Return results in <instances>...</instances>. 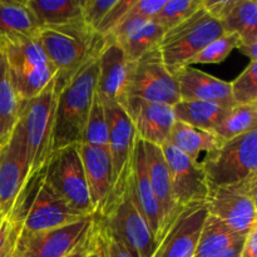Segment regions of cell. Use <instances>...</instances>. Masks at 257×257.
I'll list each match as a JSON object with an SVG mask.
<instances>
[{
    "instance_id": "d590c367",
    "label": "cell",
    "mask_w": 257,
    "mask_h": 257,
    "mask_svg": "<svg viewBox=\"0 0 257 257\" xmlns=\"http://www.w3.org/2000/svg\"><path fill=\"white\" fill-rule=\"evenodd\" d=\"M94 236L102 250L103 257H135L120 241L98 225L94 218Z\"/></svg>"
},
{
    "instance_id": "7a4b0ae2",
    "label": "cell",
    "mask_w": 257,
    "mask_h": 257,
    "mask_svg": "<svg viewBox=\"0 0 257 257\" xmlns=\"http://www.w3.org/2000/svg\"><path fill=\"white\" fill-rule=\"evenodd\" d=\"M39 40L57 73V87L64 84L83 65L98 57L105 43L104 38L84 22L42 28Z\"/></svg>"
},
{
    "instance_id": "e0dca14e",
    "label": "cell",
    "mask_w": 257,
    "mask_h": 257,
    "mask_svg": "<svg viewBox=\"0 0 257 257\" xmlns=\"http://www.w3.org/2000/svg\"><path fill=\"white\" fill-rule=\"evenodd\" d=\"M105 43L98 57V72L95 93L105 104L123 105L128 98L132 63L128 62L122 48L112 39H104Z\"/></svg>"
},
{
    "instance_id": "7bdbcfd3",
    "label": "cell",
    "mask_w": 257,
    "mask_h": 257,
    "mask_svg": "<svg viewBox=\"0 0 257 257\" xmlns=\"http://www.w3.org/2000/svg\"><path fill=\"white\" fill-rule=\"evenodd\" d=\"M92 235H93V230H92V232H90L89 235H88L87 237H85L84 240H83L82 242H80L79 245H78L77 247L72 251V252H69L67 256H64V257H85L88 250H89V247H90V243H92Z\"/></svg>"
},
{
    "instance_id": "f1b7e54d",
    "label": "cell",
    "mask_w": 257,
    "mask_h": 257,
    "mask_svg": "<svg viewBox=\"0 0 257 257\" xmlns=\"http://www.w3.org/2000/svg\"><path fill=\"white\" fill-rule=\"evenodd\" d=\"M230 108L202 100H183L173 105L176 120L205 131H213L225 118Z\"/></svg>"
},
{
    "instance_id": "7dc6e473",
    "label": "cell",
    "mask_w": 257,
    "mask_h": 257,
    "mask_svg": "<svg viewBox=\"0 0 257 257\" xmlns=\"http://www.w3.org/2000/svg\"><path fill=\"white\" fill-rule=\"evenodd\" d=\"M3 220H4V218H3V216L0 215V223H2V221H3Z\"/></svg>"
},
{
    "instance_id": "8fae6325",
    "label": "cell",
    "mask_w": 257,
    "mask_h": 257,
    "mask_svg": "<svg viewBox=\"0 0 257 257\" xmlns=\"http://www.w3.org/2000/svg\"><path fill=\"white\" fill-rule=\"evenodd\" d=\"M257 176L235 186L210 187L206 207L208 215L218 218L233 232L246 236L257 225Z\"/></svg>"
},
{
    "instance_id": "bcb514c9",
    "label": "cell",
    "mask_w": 257,
    "mask_h": 257,
    "mask_svg": "<svg viewBox=\"0 0 257 257\" xmlns=\"http://www.w3.org/2000/svg\"><path fill=\"white\" fill-rule=\"evenodd\" d=\"M13 247H14V245H13L12 247H10L9 250L7 251V252H5V253H3V255L0 256V257H13Z\"/></svg>"
},
{
    "instance_id": "ac0fdd59",
    "label": "cell",
    "mask_w": 257,
    "mask_h": 257,
    "mask_svg": "<svg viewBox=\"0 0 257 257\" xmlns=\"http://www.w3.org/2000/svg\"><path fill=\"white\" fill-rule=\"evenodd\" d=\"M122 107L141 140L160 147L168 142L176 122L172 105L128 97Z\"/></svg>"
},
{
    "instance_id": "5bb4252c",
    "label": "cell",
    "mask_w": 257,
    "mask_h": 257,
    "mask_svg": "<svg viewBox=\"0 0 257 257\" xmlns=\"http://www.w3.org/2000/svg\"><path fill=\"white\" fill-rule=\"evenodd\" d=\"M29 162L24 133L18 122L12 137L0 148V215L9 220L27 190Z\"/></svg>"
},
{
    "instance_id": "52a82bcc",
    "label": "cell",
    "mask_w": 257,
    "mask_h": 257,
    "mask_svg": "<svg viewBox=\"0 0 257 257\" xmlns=\"http://www.w3.org/2000/svg\"><path fill=\"white\" fill-rule=\"evenodd\" d=\"M94 218L98 225L120 241L133 256L152 257L157 243L136 200L132 176L122 197Z\"/></svg>"
},
{
    "instance_id": "ba28073f",
    "label": "cell",
    "mask_w": 257,
    "mask_h": 257,
    "mask_svg": "<svg viewBox=\"0 0 257 257\" xmlns=\"http://www.w3.org/2000/svg\"><path fill=\"white\" fill-rule=\"evenodd\" d=\"M15 90L23 102L37 97L55 78L39 37L0 47Z\"/></svg>"
},
{
    "instance_id": "ab89813d",
    "label": "cell",
    "mask_w": 257,
    "mask_h": 257,
    "mask_svg": "<svg viewBox=\"0 0 257 257\" xmlns=\"http://www.w3.org/2000/svg\"><path fill=\"white\" fill-rule=\"evenodd\" d=\"M166 2L167 0H136L135 5L131 8V13L152 20L162 9Z\"/></svg>"
},
{
    "instance_id": "d6a6232c",
    "label": "cell",
    "mask_w": 257,
    "mask_h": 257,
    "mask_svg": "<svg viewBox=\"0 0 257 257\" xmlns=\"http://www.w3.org/2000/svg\"><path fill=\"white\" fill-rule=\"evenodd\" d=\"M240 44V37L235 33H223L221 37L213 40L203 50H201L190 63L192 64H218L222 63L233 49Z\"/></svg>"
},
{
    "instance_id": "b9f144b4",
    "label": "cell",
    "mask_w": 257,
    "mask_h": 257,
    "mask_svg": "<svg viewBox=\"0 0 257 257\" xmlns=\"http://www.w3.org/2000/svg\"><path fill=\"white\" fill-rule=\"evenodd\" d=\"M238 257H257V225L246 235Z\"/></svg>"
},
{
    "instance_id": "ee69618b",
    "label": "cell",
    "mask_w": 257,
    "mask_h": 257,
    "mask_svg": "<svg viewBox=\"0 0 257 257\" xmlns=\"http://www.w3.org/2000/svg\"><path fill=\"white\" fill-rule=\"evenodd\" d=\"M242 243H243V240L240 241V242L235 243V245L231 246L230 248H227V250L223 251V252H221L220 255L215 257H238L240 256V251H241V247H242Z\"/></svg>"
},
{
    "instance_id": "c3c4849f",
    "label": "cell",
    "mask_w": 257,
    "mask_h": 257,
    "mask_svg": "<svg viewBox=\"0 0 257 257\" xmlns=\"http://www.w3.org/2000/svg\"><path fill=\"white\" fill-rule=\"evenodd\" d=\"M0 55H2V52H0Z\"/></svg>"
},
{
    "instance_id": "d4e9b609",
    "label": "cell",
    "mask_w": 257,
    "mask_h": 257,
    "mask_svg": "<svg viewBox=\"0 0 257 257\" xmlns=\"http://www.w3.org/2000/svg\"><path fill=\"white\" fill-rule=\"evenodd\" d=\"M23 102L15 90L4 57L0 55V148L12 137L23 109Z\"/></svg>"
},
{
    "instance_id": "74e56055",
    "label": "cell",
    "mask_w": 257,
    "mask_h": 257,
    "mask_svg": "<svg viewBox=\"0 0 257 257\" xmlns=\"http://www.w3.org/2000/svg\"><path fill=\"white\" fill-rule=\"evenodd\" d=\"M115 2L117 0H82L83 22L95 30Z\"/></svg>"
},
{
    "instance_id": "7402d4cb",
    "label": "cell",
    "mask_w": 257,
    "mask_h": 257,
    "mask_svg": "<svg viewBox=\"0 0 257 257\" xmlns=\"http://www.w3.org/2000/svg\"><path fill=\"white\" fill-rule=\"evenodd\" d=\"M145 146V157L147 165V173L150 178L151 187L161 206L165 222V231L172 222L173 218L180 212L173 198L172 183H171V173L166 161L163 151L160 146L147 143L143 141ZM163 231V233H165Z\"/></svg>"
},
{
    "instance_id": "4316f807",
    "label": "cell",
    "mask_w": 257,
    "mask_h": 257,
    "mask_svg": "<svg viewBox=\"0 0 257 257\" xmlns=\"http://www.w3.org/2000/svg\"><path fill=\"white\" fill-rule=\"evenodd\" d=\"M246 236L233 232L218 218L207 215L196 246L195 257H215L235 243L245 240Z\"/></svg>"
},
{
    "instance_id": "f546056e",
    "label": "cell",
    "mask_w": 257,
    "mask_h": 257,
    "mask_svg": "<svg viewBox=\"0 0 257 257\" xmlns=\"http://www.w3.org/2000/svg\"><path fill=\"white\" fill-rule=\"evenodd\" d=\"M257 104H238L230 108L220 124L212 131L222 142L256 130Z\"/></svg>"
},
{
    "instance_id": "9c48e42d",
    "label": "cell",
    "mask_w": 257,
    "mask_h": 257,
    "mask_svg": "<svg viewBox=\"0 0 257 257\" xmlns=\"http://www.w3.org/2000/svg\"><path fill=\"white\" fill-rule=\"evenodd\" d=\"M44 182L82 215H94L78 145L67 146L50 153L43 170Z\"/></svg>"
},
{
    "instance_id": "3957f363",
    "label": "cell",
    "mask_w": 257,
    "mask_h": 257,
    "mask_svg": "<svg viewBox=\"0 0 257 257\" xmlns=\"http://www.w3.org/2000/svg\"><path fill=\"white\" fill-rule=\"evenodd\" d=\"M42 173L28 183L24 195L9 218L22 232L54 230L85 217L73 210L44 182Z\"/></svg>"
},
{
    "instance_id": "cb8c5ba5",
    "label": "cell",
    "mask_w": 257,
    "mask_h": 257,
    "mask_svg": "<svg viewBox=\"0 0 257 257\" xmlns=\"http://www.w3.org/2000/svg\"><path fill=\"white\" fill-rule=\"evenodd\" d=\"M226 33H235L240 37L237 49L257 62V2L236 0V4L221 22Z\"/></svg>"
},
{
    "instance_id": "44dd1931",
    "label": "cell",
    "mask_w": 257,
    "mask_h": 257,
    "mask_svg": "<svg viewBox=\"0 0 257 257\" xmlns=\"http://www.w3.org/2000/svg\"><path fill=\"white\" fill-rule=\"evenodd\" d=\"M132 185L138 206L141 207L142 213L150 225L151 231L155 236L156 243H158V241L162 237L163 231H165V222H163L162 210H161L160 203L153 193L150 178H148L143 141L138 136L137 141H136L135 157H133Z\"/></svg>"
},
{
    "instance_id": "603a6c76",
    "label": "cell",
    "mask_w": 257,
    "mask_h": 257,
    "mask_svg": "<svg viewBox=\"0 0 257 257\" xmlns=\"http://www.w3.org/2000/svg\"><path fill=\"white\" fill-rule=\"evenodd\" d=\"M40 25L28 2L0 0V47L39 37Z\"/></svg>"
},
{
    "instance_id": "ffe728a7",
    "label": "cell",
    "mask_w": 257,
    "mask_h": 257,
    "mask_svg": "<svg viewBox=\"0 0 257 257\" xmlns=\"http://www.w3.org/2000/svg\"><path fill=\"white\" fill-rule=\"evenodd\" d=\"M78 150L89 187L94 216H98L107 205L112 190V165L109 153L108 151L85 143H78Z\"/></svg>"
},
{
    "instance_id": "8d00e7d4",
    "label": "cell",
    "mask_w": 257,
    "mask_h": 257,
    "mask_svg": "<svg viewBox=\"0 0 257 257\" xmlns=\"http://www.w3.org/2000/svg\"><path fill=\"white\" fill-rule=\"evenodd\" d=\"M135 3L136 0H117L115 4L110 8L109 12L107 13L104 19L98 25L95 32L102 38H107L115 29V27L122 22V19L127 15Z\"/></svg>"
},
{
    "instance_id": "f35d334b",
    "label": "cell",
    "mask_w": 257,
    "mask_h": 257,
    "mask_svg": "<svg viewBox=\"0 0 257 257\" xmlns=\"http://www.w3.org/2000/svg\"><path fill=\"white\" fill-rule=\"evenodd\" d=\"M235 4L236 0H201L203 9L220 23L225 19Z\"/></svg>"
},
{
    "instance_id": "9a60e30c",
    "label": "cell",
    "mask_w": 257,
    "mask_h": 257,
    "mask_svg": "<svg viewBox=\"0 0 257 257\" xmlns=\"http://www.w3.org/2000/svg\"><path fill=\"white\" fill-rule=\"evenodd\" d=\"M207 215L205 202L181 208L158 241L152 257H195L201 228Z\"/></svg>"
},
{
    "instance_id": "f6af8a7d",
    "label": "cell",
    "mask_w": 257,
    "mask_h": 257,
    "mask_svg": "<svg viewBox=\"0 0 257 257\" xmlns=\"http://www.w3.org/2000/svg\"><path fill=\"white\" fill-rule=\"evenodd\" d=\"M85 257H103L102 250H100L99 245H98L97 240H95L94 236V227H93V235H92V243H90V247L88 250Z\"/></svg>"
},
{
    "instance_id": "4fadbf2b",
    "label": "cell",
    "mask_w": 257,
    "mask_h": 257,
    "mask_svg": "<svg viewBox=\"0 0 257 257\" xmlns=\"http://www.w3.org/2000/svg\"><path fill=\"white\" fill-rule=\"evenodd\" d=\"M128 97L172 107L181 100L177 82L163 63L157 48L132 63Z\"/></svg>"
},
{
    "instance_id": "60d3db41",
    "label": "cell",
    "mask_w": 257,
    "mask_h": 257,
    "mask_svg": "<svg viewBox=\"0 0 257 257\" xmlns=\"http://www.w3.org/2000/svg\"><path fill=\"white\" fill-rule=\"evenodd\" d=\"M17 227L9 220H3L0 223V256L7 252L15 241Z\"/></svg>"
},
{
    "instance_id": "277c9868",
    "label": "cell",
    "mask_w": 257,
    "mask_h": 257,
    "mask_svg": "<svg viewBox=\"0 0 257 257\" xmlns=\"http://www.w3.org/2000/svg\"><path fill=\"white\" fill-rule=\"evenodd\" d=\"M225 33L222 25L200 5L193 14L163 34L158 43L163 63L171 73L186 67L210 43Z\"/></svg>"
},
{
    "instance_id": "2e32d148",
    "label": "cell",
    "mask_w": 257,
    "mask_h": 257,
    "mask_svg": "<svg viewBox=\"0 0 257 257\" xmlns=\"http://www.w3.org/2000/svg\"><path fill=\"white\" fill-rule=\"evenodd\" d=\"M161 148L170 168L173 198L177 207L181 210L192 203L206 202L210 187L200 163L191 161L170 142H166Z\"/></svg>"
},
{
    "instance_id": "d6986e66",
    "label": "cell",
    "mask_w": 257,
    "mask_h": 257,
    "mask_svg": "<svg viewBox=\"0 0 257 257\" xmlns=\"http://www.w3.org/2000/svg\"><path fill=\"white\" fill-rule=\"evenodd\" d=\"M178 84L180 97L183 100H202L225 108L235 107L231 85L228 82L196 69L191 65L180 68L173 73Z\"/></svg>"
},
{
    "instance_id": "5b68a950",
    "label": "cell",
    "mask_w": 257,
    "mask_h": 257,
    "mask_svg": "<svg viewBox=\"0 0 257 257\" xmlns=\"http://www.w3.org/2000/svg\"><path fill=\"white\" fill-rule=\"evenodd\" d=\"M201 170L208 187L235 186L257 176V128L208 152Z\"/></svg>"
},
{
    "instance_id": "83f0119b",
    "label": "cell",
    "mask_w": 257,
    "mask_h": 257,
    "mask_svg": "<svg viewBox=\"0 0 257 257\" xmlns=\"http://www.w3.org/2000/svg\"><path fill=\"white\" fill-rule=\"evenodd\" d=\"M40 29L83 22L82 0H27Z\"/></svg>"
},
{
    "instance_id": "e575fe53",
    "label": "cell",
    "mask_w": 257,
    "mask_h": 257,
    "mask_svg": "<svg viewBox=\"0 0 257 257\" xmlns=\"http://www.w3.org/2000/svg\"><path fill=\"white\" fill-rule=\"evenodd\" d=\"M230 85L236 105L257 104V62H250Z\"/></svg>"
},
{
    "instance_id": "484cf974",
    "label": "cell",
    "mask_w": 257,
    "mask_h": 257,
    "mask_svg": "<svg viewBox=\"0 0 257 257\" xmlns=\"http://www.w3.org/2000/svg\"><path fill=\"white\" fill-rule=\"evenodd\" d=\"M168 142L193 162H197L202 152H211L223 143L212 131L200 130L180 120L173 124Z\"/></svg>"
},
{
    "instance_id": "6da1fadb",
    "label": "cell",
    "mask_w": 257,
    "mask_h": 257,
    "mask_svg": "<svg viewBox=\"0 0 257 257\" xmlns=\"http://www.w3.org/2000/svg\"><path fill=\"white\" fill-rule=\"evenodd\" d=\"M99 57V55H98ZM93 58L57 89L52 152L82 142L97 88L99 62Z\"/></svg>"
},
{
    "instance_id": "836d02e7",
    "label": "cell",
    "mask_w": 257,
    "mask_h": 257,
    "mask_svg": "<svg viewBox=\"0 0 257 257\" xmlns=\"http://www.w3.org/2000/svg\"><path fill=\"white\" fill-rule=\"evenodd\" d=\"M200 5L201 0H167L152 20L167 32L187 19L200 8Z\"/></svg>"
},
{
    "instance_id": "4dcf8cb0",
    "label": "cell",
    "mask_w": 257,
    "mask_h": 257,
    "mask_svg": "<svg viewBox=\"0 0 257 257\" xmlns=\"http://www.w3.org/2000/svg\"><path fill=\"white\" fill-rule=\"evenodd\" d=\"M165 33L166 30L161 25L153 20H150L141 29L118 44L122 48L128 62L133 63L140 59L143 54L157 48Z\"/></svg>"
},
{
    "instance_id": "8992f818",
    "label": "cell",
    "mask_w": 257,
    "mask_h": 257,
    "mask_svg": "<svg viewBox=\"0 0 257 257\" xmlns=\"http://www.w3.org/2000/svg\"><path fill=\"white\" fill-rule=\"evenodd\" d=\"M57 89L55 78L40 94L23 104L19 123L24 133L29 162V180L40 175L52 153Z\"/></svg>"
},
{
    "instance_id": "30bf717a",
    "label": "cell",
    "mask_w": 257,
    "mask_h": 257,
    "mask_svg": "<svg viewBox=\"0 0 257 257\" xmlns=\"http://www.w3.org/2000/svg\"><path fill=\"white\" fill-rule=\"evenodd\" d=\"M104 107L108 120V153L112 165V190L103 211L119 200L127 190L132 176L137 141V132L122 105L104 103Z\"/></svg>"
},
{
    "instance_id": "1f68e13d",
    "label": "cell",
    "mask_w": 257,
    "mask_h": 257,
    "mask_svg": "<svg viewBox=\"0 0 257 257\" xmlns=\"http://www.w3.org/2000/svg\"><path fill=\"white\" fill-rule=\"evenodd\" d=\"M80 143L108 151V120L105 107L99 95L94 93L83 140Z\"/></svg>"
},
{
    "instance_id": "7c38bea8",
    "label": "cell",
    "mask_w": 257,
    "mask_h": 257,
    "mask_svg": "<svg viewBox=\"0 0 257 257\" xmlns=\"http://www.w3.org/2000/svg\"><path fill=\"white\" fill-rule=\"evenodd\" d=\"M93 227L94 215L40 232H22L17 227L13 257H64L92 232Z\"/></svg>"
}]
</instances>
